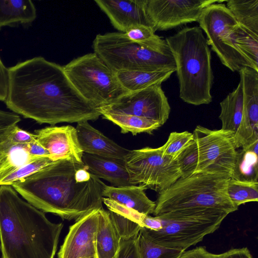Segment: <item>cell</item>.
I'll return each mask as SVG.
<instances>
[{
	"label": "cell",
	"mask_w": 258,
	"mask_h": 258,
	"mask_svg": "<svg viewBox=\"0 0 258 258\" xmlns=\"http://www.w3.org/2000/svg\"><path fill=\"white\" fill-rule=\"evenodd\" d=\"M101 115L120 127L122 134L130 132L134 136L142 133L151 134L161 126L156 120L136 115L109 112H103Z\"/></svg>",
	"instance_id": "cell-26"
},
{
	"label": "cell",
	"mask_w": 258,
	"mask_h": 258,
	"mask_svg": "<svg viewBox=\"0 0 258 258\" xmlns=\"http://www.w3.org/2000/svg\"><path fill=\"white\" fill-rule=\"evenodd\" d=\"M76 129L84 153L124 161L129 152L94 128L88 121L78 122Z\"/></svg>",
	"instance_id": "cell-17"
},
{
	"label": "cell",
	"mask_w": 258,
	"mask_h": 258,
	"mask_svg": "<svg viewBox=\"0 0 258 258\" xmlns=\"http://www.w3.org/2000/svg\"><path fill=\"white\" fill-rule=\"evenodd\" d=\"M181 177H186L195 173L198 161L196 143L194 139L176 159Z\"/></svg>",
	"instance_id": "cell-36"
},
{
	"label": "cell",
	"mask_w": 258,
	"mask_h": 258,
	"mask_svg": "<svg viewBox=\"0 0 258 258\" xmlns=\"http://www.w3.org/2000/svg\"><path fill=\"white\" fill-rule=\"evenodd\" d=\"M147 189L142 185L114 186L104 184L102 196L139 213L149 215L153 214L156 205L147 196L145 191Z\"/></svg>",
	"instance_id": "cell-18"
},
{
	"label": "cell",
	"mask_w": 258,
	"mask_h": 258,
	"mask_svg": "<svg viewBox=\"0 0 258 258\" xmlns=\"http://www.w3.org/2000/svg\"><path fill=\"white\" fill-rule=\"evenodd\" d=\"M5 142L0 146V170L3 163V160L5 154Z\"/></svg>",
	"instance_id": "cell-44"
},
{
	"label": "cell",
	"mask_w": 258,
	"mask_h": 258,
	"mask_svg": "<svg viewBox=\"0 0 258 258\" xmlns=\"http://www.w3.org/2000/svg\"><path fill=\"white\" fill-rule=\"evenodd\" d=\"M53 162L49 156L35 158L9 173L0 180V185H11Z\"/></svg>",
	"instance_id": "cell-34"
},
{
	"label": "cell",
	"mask_w": 258,
	"mask_h": 258,
	"mask_svg": "<svg viewBox=\"0 0 258 258\" xmlns=\"http://www.w3.org/2000/svg\"><path fill=\"white\" fill-rule=\"evenodd\" d=\"M230 178L197 173L180 177L167 188L158 192L154 216L178 211L223 210L230 214L238 207L230 200L227 185Z\"/></svg>",
	"instance_id": "cell-5"
},
{
	"label": "cell",
	"mask_w": 258,
	"mask_h": 258,
	"mask_svg": "<svg viewBox=\"0 0 258 258\" xmlns=\"http://www.w3.org/2000/svg\"><path fill=\"white\" fill-rule=\"evenodd\" d=\"M36 140L35 134L23 130L16 125L12 130L7 141L13 144H27Z\"/></svg>",
	"instance_id": "cell-39"
},
{
	"label": "cell",
	"mask_w": 258,
	"mask_h": 258,
	"mask_svg": "<svg viewBox=\"0 0 258 258\" xmlns=\"http://www.w3.org/2000/svg\"><path fill=\"white\" fill-rule=\"evenodd\" d=\"M220 258H253L247 247L233 248L219 254Z\"/></svg>",
	"instance_id": "cell-42"
},
{
	"label": "cell",
	"mask_w": 258,
	"mask_h": 258,
	"mask_svg": "<svg viewBox=\"0 0 258 258\" xmlns=\"http://www.w3.org/2000/svg\"><path fill=\"white\" fill-rule=\"evenodd\" d=\"M165 41L175 61L180 99L196 106L210 103L214 75L211 50L202 30L186 27Z\"/></svg>",
	"instance_id": "cell-4"
},
{
	"label": "cell",
	"mask_w": 258,
	"mask_h": 258,
	"mask_svg": "<svg viewBox=\"0 0 258 258\" xmlns=\"http://www.w3.org/2000/svg\"><path fill=\"white\" fill-rule=\"evenodd\" d=\"M87 258H97L96 256H92V257H87Z\"/></svg>",
	"instance_id": "cell-45"
},
{
	"label": "cell",
	"mask_w": 258,
	"mask_h": 258,
	"mask_svg": "<svg viewBox=\"0 0 258 258\" xmlns=\"http://www.w3.org/2000/svg\"><path fill=\"white\" fill-rule=\"evenodd\" d=\"M27 148L30 155L33 158L49 156L48 151L36 140L27 144Z\"/></svg>",
	"instance_id": "cell-43"
},
{
	"label": "cell",
	"mask_w": 258,
	"mask_h": 258,
	"mask_svg": "<svg viewBox=\"0 0 258 258\" xmlns=\"http://www.w3.org/2000/svg\"><path fill=\"white\" fill-rule=\"evenodd\" d=\"M155 33L151 27L140 25L132 27L124 33L128 39L145 47L162 54L172 55L165 40Z\"/></svg>",
	"instance_id": "cell-29"
},
{
	"label": "cell",
	"mask_w": 258,
	"mask_h": 258,
	"mask_svg": "<svg viewBox=\"0 0 258 258\" xmlns=\"http://www.w3.org/2000/svg\"><path fill=\"white\" fill-rule=\"evenodd\" d=\"M258 154L241 149L237 151L235 167L231 178L258 182Z\"/></svg>",
	"instance_id": "cell-30"
},
{
	"label": "cell",
	"mask_w": 258,
	"mask_h": 258,
	"mask_svg": "<svg viewBox=\"0 0 258 258\" xmlns=\"http://www.w3.org/2000/svg\"><path fill=\"white\" fill-rule=\"evenodd\" d=\"M231 40L236 48L258 72V34L238 24L232 32Z\"/></svg>",
	"instance_id": "cell-28"
},
{
	"label": "cell",
	"mask_w": 258,
	"mask_h": 258,
	"mask_svg": "<svg viewBox=\"0 0 258 258\" xmlns=\"http://www.w3.org/2000/svg\"><path fill=\"white\" fill-rule=\"evenodd\" d=\"M174 70L158 71H120L115 72L122 87L127 92L139 91L152 85L161 84L168 79Z\"/></svg>",
	"instance_id": "cell-24"
},
{
	"label": "cell",
	"mask_w": 258,
	"mask_h": 258,
	"mask_svg": "<svg viewBox=\"0 0 258 258\" xmlns=\"http://www.w3.org/2000/svg\"><path fill=\"white\" fill-rule=\"evenodd\" d=\"M138 242L140 258H179L185 251L158 244L149 237L144 227L138 234Z\"/></svg>",
	"instance_id": "cell-31"
},
{
	"label": "cell",
	"mask_w": 258,
	"mask_h": 258,
	"mask_svg": "<svg viewBox=\"0 0 258 258\" xmlns=\"http://www.w3.org/2000/svg\"><path fill=\"white\" fill-rule=\"evenodd\" d=\"M194 139L193 134L187 131L170 134L166 142L161 147L163 155L176 160L178 155Z\"/></svg>",
	"instance_id": "cell-35"
},
{
	"label": "cell",
	"mask_w": 258,
	"mask_h": 258,
	"mask_svg": "<svg viewBox=\"0 0 258 258\" xmlns=\"http://www.w3.org/2000/svg\"><path fill=\"white\" fill-rule=\"evenodd\" d=\"M227 193L233 204L238 207L250 202L258 201V182L244 181L230 178Z\"/></svg>",
	"instance_id": "cell-33"
},
{
	"label": "cell",
	"mask_w": 258,
	"mask_h": 258,
	"mask_svg": "<svg viewBox=\"0 0 258 258\" xmlns=\"http://www.w3.org/2000/svg\"><path fill=\"white\" fill-rule=\"evenodd\" d=\"M100 113H122L143 117L164 124L171 108L161 84L127 92L112 103L97 109Z\"/></svg>",
	"instance_id": "cell-12"
},
{
	"label": "cell",
	"mask_w": 258,
	"mask_h": 258,
	"mask_svg": "<svg viewBox=\"0 0 258 258\" xmlns=\"http://www.w3.org/2000/svg\"><path fill=\"white\" fill-rule=\"evenodd\" d=\"M82 165L58 160L11 186L43 212L76 221L93 210L103 208L105 184L95 175L88 181H79L76 172Z\"/></svg>",
	"instance_id": "cell-2"
},
{
	"label": "cell",
	"mask_w": 258,
	"mask_h": 258,
	"mask_svg": "<svg viewBox=\"0 0 258 258\" xmlns=\"http://www.w3.org/2000/svg\"><path fill=\"white\" fill-rule=\"evenodd\" d=\"M94 2L119 32L125 33L140 25L152 28L146 14L145 0H95Z\"/></svg>",
	"instance_id": "cell-16"
},
{
	"label": "cell",
	"mask_w": 258,
	"mask_h": 258,
	"mask_svg": "<svg viewBox=\"0 0 258 258\" xmlns=\"http://www.w3.org/2000/svg\"><path fill=\"white\" fill-rule=\"evenodd\" d=\"M198 22L206 34L209 46L224 66L233 72L244 67L253 69L232 43L231 35L238 23L225 4L215 3L208 6Z\"/></svg>",
	"instance_id": "cell-9"
},
{
	"label": "cell",
	"mask_w": 258,
	"mask_h": 258,
	"mask_svg": "<svg viewBox=\"0 0 258 258\" xmlns=\"http://www.w3.org/2000/svg\"><path fill=\"white\" fill-rule=\"evenodd\" d=\"M192 134L198 154L194 173L218 174L231 178L237 151L235 133L198 125Z\"/></svg>",
	"instance_id": "cell-11"
},
{
	"label": "cell",
	"mask_w": 258,
	"mask_h": 258,
	"mask_svg": "<svg viewBox=\"0 0 258 258\" xmlns=\"http://www.w3.org/2000/svg\"><path fill=\"white\" fill-rule=\"evenodd\" d=\"M226 2L238 24L258 34V0H228Z\"/></svg>",
	"instance_id": "cell-27"
},
{
	"label": "cell",
	"mask_w": 258,
	"mask_h": 258,
	"mask_svg": "<svg viewBox=\"0 0 258 258\" xmlns=\"http://www.w3.org/2000/svg\"><path fill=\"white\" fill-rule=\"evenodd\" d=\"M102 201L108 209L109 217L121 239H128L138 235L143 227L142 220L145 214L105 197Z\"/></svg>",
	"instance_id": "cell-21"
},
{
	"label": "cell",
	"mask_w": 258,
	"mask_h": 258,
	"mask_svg": "<svg viewBox=\"0 0 258 258\" xmlns=\"http://www.w3.org/2000/svg\"><path fill=\"white\" fill-rule=\"evenodd\" d=\"M83 164L89 172L102 178L114 186L132 185L124 165V161L84 153Z\"/></svg>",
	"instance_id": "cell-19"
},
{
	"label": "cell",
	"mask_w": 258,
	"mask_h": 258,
	"mask_svg": "<svg viewBox=\"0 0 258 258\" xmlns=\"http://www.w3.org/2000/svg\"><path fill=\"white\" fill-rule=\"evenodd\" d=\"M179 258H220V257L219 254L209 252L206 247L201 246L185 250Z\"/></svg>",
	"instance_id": "cell-40"
},
{
	"label": "cell",
	"mask_w": 258,
	"mask_h": 258,
	"mask_svg": "<svg viewBox=\"0 0 258 258\" xmlns=\"http://www.w3.org/2000/svg\"><path fill=\"white\" fill-rule=\"evenodd\" d=\"M34 158H35L32 157L29 154L27 144H13L7 140L0 170V180Z\"/></svg>",
	"instance_id": "cell-32"
},
{
	"label": "cell",
	"mask_w": 258,
	"mask_h": 258,
	"mask_svg": "<svg viewBox=\"0 0 258 258\" xmlns=\"http://www.w3.org/2000/svg\"><path fill=\"white\" fill-rule=\"evenodd\" d=\"M120 240L108 211L99 209L96 236V257L113 258L119 248Z\"/></svg>",
	"instance_id": "cell-22"
},
{
	"label": "cell",
	"mask_w": 258,
	"mask_h": 258,
	"mask_svg": "<svg viewBox=\"0 0 258 258\" xmlns=\"http://www.w3.org/2000/svg\"><path fill=\"white\" fill-rule=\"evenodd\" d=\"M224 0H145V10L154 32L198 22L203 10Z\"/></svg>",
	"instance_id": "cell-13"
},
{
	"label": "cell",
	"mask_w": 258,
	"mask_h": 258,
	"mask_svg": "<svg viewBox=\"0 0 258 258\" xmlns=\"http://www.w3.org/2000/svg\"><path fill=\"white\" fill-rule=\"evenodd\" d=\"M228 214L217 209L172 211L156 216L161 220V229L154 231L144 228L158 244L186 250L218 230Z\"/></svg>",
	"instance_id": "cell-6"
},
{
	"label": "cell",
	"mask_w": 258,
	"mask_h": 258,
	"mask_svg": "<svg viewBox=\"0 0 258 258\" xmlns=\"http://www.w3.org/2000/svg\"><path fill=\"white\" fill-rule=\"evenodd\" d=\"M92 47L94 52L114 72L176 70L172 55L145 47L128 39L124 33L99 34L94 39Z\"/></svg>",
	"instance_id": "cell-7"
},
{
	"label": "cell",
	"mask_w": 258,
	"mask_h": 258,
	"mask_svg": "<svg viewBox=\"0 0 258 258\" xmlns=\"http://www.w3.org/2000/svg\"><path fill=\"white\" fill-rule=\"evenodd\" d=\"M34 134L36 140L48 151L52 161L67 159L84 164V152L76 129L73 126H47L35 131Z\"/></svg>",
	"instance_id": "cell-15"
},
{
	"label": "cell",
	"mask_w": 258,
	"mask_h": 258,
	"mask_svg": "<svg viewBox=\"0 0 258 258\" xmlns=\"http://www.w3.org/2000/svg\"><path fill=\"white\" fill-rule=\"evenodd\" d=\"M99 209L93 210L76 220L70 227L58 253V258L96 256V236Z\"/></svg>",
	"instance_id": "cell-14"
},
{
	"label": "cell",
	"mask_w": 258,
	"mask_h": 258,
	"mask_svg": "<svg viewBox=\"0 0 258 258\" xmlns=\"http://www.w3.org/2000/svg\"><path fill=\"white\" fill-rule=\"evenodd\" d=\"M36 18V10L31 0H0V29L29 25Z\"/></svg>",
	"instance_id": "cell-23"
},
{
	"label": "cell",
	"mask_w": 258,
	"mask_h": 258,
	"mask_svg": "<svg viewBox=\"0 0 258 258\" xmlns=\"http://www.w3.org/2000/svg\"><path fill=\"white\" fill-rule=\"evenodd\" d=\"M138 236L128 239H121L119 248L113 258H140Z\"/></svg>",
	"instance_id": "cell-38"
},
{
	"label": "cell",
	"mask_w": 258,
	"mask_h": 258,
	"mask_svg": "<svg viewBox=\"0 0 258 258\" xmlns=\"http://www.w3.org/2000/svg\"><path fill=\"white\" fill-rule=\"evenodd\" d=\"M220 106L219 118L222 122L221 129L235 133L240 124L243 109V94L240 81L235 89L220 103Z\"/></svg>",
	"instance_id": "cell-25"
},
{
	"label": "cell",
	"mask_w": 258,
	"mask_h": 258,
	"mask_svg": "<svg viewBox=\"0 0 258 258\" xmlns=\"http://www.w3.org/2000/svg\"><path fill=\"white\" fill-rule=\"evenodd\" d=\"M8 88V70L0 58V101L5 102Z\"/></svg>",
	"instance_id": "cell-41"
},
{
	"label": "cell",
	"mask_w": 258,
	"mask_h": 258,
	"mask_svg": "<svg viewBox=\"0 0 258 258\" xmlns=\"http://www.w3.org/2000/svg\"><path fill=\"white\" fill-rule=\"evenodd\" d=\"M8 70L5 103L17 114L50 125L93 121L101 115L77 91L58 64L37 56Z\"/></svg>",
	"instance_id": "cell-1"
},
{
	"label": "cell",
	"mask_w": 258,
	"mask_h": 258,
	"mask_svg": "<svg viewBox=\"0 0 258 258\" xmlns=\"http://www.w3.org/2000/svg\"><path fill=\"white\" fill-rule=\"evenodd\" d=\"M124 161L132 185L158 192L181 177L176 160L163 155L161 147L129 150Z\"/></svg>",
	"instance_id": "cell-10"
},
{
	"label": "cell",
	"mask_w": 258,
	"mask_h": 258,
	"mask_svg": "<svg viewBox=\"0 0 258 258\" xmlns=\"http://www.w3.org/2000/svg\"><path fill=\"white\" fill-rule=\"evenodd\" d=\"M77 91L96 109L127 93L115 74L97 54L89 53L62 66Z\"/></svg>",
	"instance_id": "cell-8"
},
{
	"label": "cell",
	"mask_w": 258,
	"mask_h": 258,
	"mask_svg": "<svg viewBox=\"0 0 258 258\" xmlns=\"http://www.w3.org/2000/svg\"><path fill=\"white\" fill-rule=\"evenodd\" d=\"M20 121L19 115L0 110V146L7 140L12 130Z\"/></svg>",
	"instance_id": "cell-37"
},
{
	"label": "cell",
	"mask_w": 258,
	"mask_h": 258,
	"mask_svg": "<svg viewBox=\"0 0 258 258\" xmlns=\"http://www.w3.org/2000/svg\"><path fill=\"white\" fill-rule=\"evenodd\" d=\"M63 226L20 198L11 185H0L2 258H54Z\"/></svg>",
	"instance_id": "cell-3"
},
{
	"label": "cell",
	"mask_w": 258,
	"mask_h": 258,
	"mask_svg": "<svg viewBox=\"0 0 258 258\" xmlns=\"http://www.w3.org/2000/svg\"><path fill=\"white\" fill-rule=\"evenodd\" d=\"M236 149L247 150L258 142V97L248 93L243 97L241 120L234 135Z\"/></svg>",
	"instance_id": "cell-20"
}]
</instances>
